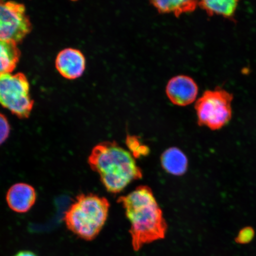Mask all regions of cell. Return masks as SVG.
Returning <instances> with one entry per match:
<instances>
[{
	"label": "cell",
	"mask_w": 256,
	"mask_h": 256,
	"mask_svg": "<svg viewBox=\"0 0 256 256\" xmlns=\"http://www.w3.org/2000/svg\"><path fill=\"white\" fill-rule=\"evenodd\" d=\"M110 202L94 194H80L64 214L67 228L78 238L92 241L106 222Z\"/></svg>",
	"instance_id": "cell-3"
},
{
	"label": "cell",
	"mask_w": 256,
	"mask_h": 256,
	"mask_svg": "<svg viewBox=\"0 0 256 256\" xmlns=\"http://www.w3.org/2000/svg\"><path fill=\"white\" fill-rule=\"evenodd\" d=\"M90 167L100 176L106 190L112 194L122 191L131 182L142 178V170L129 151L116 142L99 143L88 158Z\"/></svg>",
	"instance_id": "cell-2"
},
{
	"label": "cell",
	"mask_w": 256,
	"mask_h": 256,
	"mask_svg": "<svg viewBox=\"0 0 256 256\" xmlns=\"http://www.w3.org/2000/svg\"><path fill=\"white\" fill-rule=\"evenodd\" d=\"M18 44L0 40V75L12 73L20 60Z\"/></svg>",
	"instance_id": "cell-11"
},
{
	"label": "cell",
	"mask_w": 256,
	"mask_h": 256,
	"mask_svg": "<svg viewBox=\"0 0 256 256\" xmlns=\"http://www.w3.org/2000/svg\"><path fill=\"white\" fill-rule=\"evenodd\" d=\"M10 126L4 114L0 113V146L8 140L10 133Z\"/></svg>",
	"instance_id": "cell-16"
},
{
	"label": "cell",
	"mask_w": 256,
	"mask_h": 256,
	"mask_svg": "<svg viewBox=\"0 0 256 256\" xmlns=\"http://www.w3.org/2000/svg\"><path fill=\"white\" fill-rule=\"evenodd\" d=\"M56 64L60 74L69 80L80 78L86 68L84 56L80 50L72 48L60 51L56 57Z\"/></svg>",
	"instance_id": "cell-9"
},
{
	"label": "cell",
	"mask_w": 256,
	"mask_h": 256,
	"mask_svg": "<svg viewBox=\"0 0 256 256\" xmlns=\"http://www.w3.org/2000/svg\"><path fill=\"white\" fill-rule=\"evenodd\" d=\"M126 144L131 154L134 158H140V156H146L150 152L148 146L144 145L136 136H128Z\"/></svg>",
	"instance_id": "cell-14"
},
{
	"label": "cell",
	"mask_w": 256,
	"mask_h": 256,
	"mask_svg": "<svg viewBox=\"0 0 256 256\" xmlns=\"http://www.w3.org/2000/svg\"><path fill=\"white\" fill-rule=\"evenodd\" d=\"M32 30L24 6L0 1V40L20 42Z\"/></svg>",
	"instance_id": "cell-6"
},
{
	"label": "cell",
	"mask_w": 256,
	"mask_h": 256,
	"mask_svg": "<svg viewBox=\"0 0 256 256\" xmlns=\"http://www.w3.org/2000/svg\"><path fill=\"white\" fill-rule=\"evenodd\" d=\"M236 0H213L198 2V6L207 12L208 16L220 15L232 19L238 8Z\"/></svg>",
	"instance_id": "cell-12"
},
{
	"label": "cell",
	"mask_w": 256,
	"mask_h": 256,
	"mask_svg": "<svg viewBox=\"0 0 256 256\" xmlns=\"http://www.w3.org/2000/svg\"><path fill=\"white\" fill-rule=\"evenodd\" d=\"M255 232L251 226H246L242 228L236 236L235 241L240 244H246L250 242L254 238Z\"/></svg>",
	"instance_id": "cell-15"
},
{
	"label": "cell",
	"mask_w": 256,
	"mask_h": 256,
	"mask_svg": "<svg viewBox=\"0 0 256 256\" xmlns=\"http://www.w3.org/2000/svg\"><path fill=\"white\" fill-rule=\"evenodd\" d=\"M14 256H38L34 252L30 250H23L17 252Z\"/></svg>",
	"instance_id": "cell-17"
},
{
	"label": "cell",
	"mask_w": 256,
	"mask_h": 256,
	"mask_svg": "<svg viewBox=\"0 0 256 256\" xmlns=\"http://www.w3.org/2000/svg\"><path fill=\"white\" fill-rule=\"evenodd\" d=\"M233 96L225 90H206L195 104L198 123L212 130L225 126L232 118Z\"/></svg>",
	"instance_id": "cell-4"
},
{
	"label": "cell",
	"mask_w": 256,
	"mask_h": 256,
	"mask_svg": "<svg viewBox=\"0 0 256 256\" xmlns=\"http://www.w3.org/2000/svg\"><path fill=\"white\" fill-rule=\"evenodd\" d=\"M30 91V83L24 74L0 75V105L22 119L28 118L33 108Z\"/></svg>",
	"instance_id": "cell-5"
},
{
	"label": "cell",
	"mask_w": 256,
	"mask_h": 256,
	"mask_svg": "<svg viewBox=\"0 0 256 256\" xmlns=\"http://www.w3.org/2000/svg\"><path fill=\"white\" fill-rule=\"evenodd\" d=\"M151 3L160 14L171 12L177 18L182 14L194 12L198 6L196 1H152Z\"/></svg>",
	"instance_id": "cell-13"
},
{
	"label": "cell",
	"mask_w": 256,
	"mask_h": 256,
	"mask_svg": "<svg viewBox=\"0 0 256 256\" xmlns=\"http://www.w3.org/2000/svg\"><path fill=\"white\" fill-rule=\"evenodd\" d=\"M198 84L190 76L179 75L169 80L166 86V94L172 104L186 106L196 100Z\"/></svg>",
	"instance_id": "cell-7"
},
{
	"label": "cell",
	"mask_w": 256,
	"mask_h": 256,
	"mask_svg": "<svg viewBox=\"0 0 256 256\" xmlns=\"http://www.w3.org/2000/svg\"><path fill=\"white\" fill-rule=\"evenodd\" d=\"M118 202L126 210L130 223V233L134 250L165 238L168 224L151 188L140 186L120 196Z\"/></svg>",
	"instance_id": "cell-1"
},
{
	"label": "cell",
	"mask_w": 256,
	"mask_h": 256,
	"mask_svg": "<svg viewBox=\"0 0 256 256\" xmlns=\"http://www.w3.org/2000/svg\"><path fill=\"white\" fill-rule=\"evenodd\" d=\"M37 194L30 184H16L10 188L6 194V202L10 209L16 213H26L36 202Z\"/></svg>",
	"instance_id": "cell-8"
},
{
	"label": "cell",
	"mask_w": 256,
	"mask_h": 256,
	"mask_svg": "<svg viewBox=\"0 0 256 256\" xmlns=\"http://www.w3.org/2000/svg\"><path fill=\"white\" fill-rule=\"evenodd\" d=\"M161 163L164 170L174 176L184 175L188 167L186 156L176 147L169 148L162 154Z\"/></svg>",
	"instance_id": "cell-10"
}]
</instances>
